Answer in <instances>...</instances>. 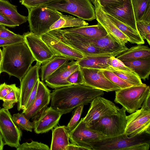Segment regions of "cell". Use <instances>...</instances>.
<instances>
[{"instance_id":"obj_1","label":"cell","mask_w":150,"mask_h":150,"mask_svg":"<svg viewBox=\"0 0 150 150\" xmlns=\"http://www.w3.org/2000/svg\"><path fill=\"white\" fill-rule=\"evenodd\" d=\"M104 94L103 91L85 85H72L57 88L51 93L50 106L63 115L79 105H87Z\"/></svg>"},{"instance_id":"obj_2","label":"cell","mask_w":150,"mask_h":150,"mask_svg":"<svg viewBox=\"0 0 150 150\" xmlns=\"http://www.w3.org/2000/svg\"><path fill=\"white\" fill-rule=\"evenodd\" d=\"M2 72L21 81L36 61L25 40L3 47Z\"/></svg>"},{"instance_id":"obj_3","label":"cell","mask_w":150,"mask_h":150,"mask_svg":"<svg viewBox=\"0 0 150 150\" xmlns=\"http://www.w3.org/2000/svg\"><path fill=\"white\" fill-rule=\"evenodd\" d=\"M146 135L128 137L124 133L91 142L88 146L91 150H148L150 140Z\"/></svg>"},{"instance_id":"obj_4","label":"cell","mask_w":150,"mask_h":150,"mask_svg":"<svg viewBox=\"0 0 150 150\" xmlns=\"http://www.w3.org/2000/svg\"><path fill=\"white\" fill-rule=\"evenodd\" d=\"M28 10L27 18L30 31L40 37L50 31L51 26L63 15L59 11L44 5Z\"/></svg>"},{"instance_id":"obj_5","label":"cell","mask_w":150,"mask_h":150,"mask_svg":"<svg viewBox=\"0 0 150 150\" xmlns=\"http://www.w3.org/2000/svg\"><path fill=\"white\" fill-rule=\"evenodd\" d=\"M114 101L119 104L129 113L140 108L148 93L149 86L144 83L139 86H131L116 91Z\"/></svg>"},{"instance_id":"obj_6","label":"cell","mask_w":150,"mask_h":150,"mask_svg":"<svg viewBox=\"0 0 150 150\" xmlns=\"http://www.w3.org/2000/svg\"><path fill=\"white\" fill-rule=\"evenodd\" d=\"M126 111L122 107L117 112L103 117L88 127L108 137L122 134L126 127Z\"/></svg>"},{"instance_id":"obj_7","label":"cell","mask_w":150,"mask_h":150,"mask_svg":"<svg viewBox=\"0 0 150 150\" xmlns=\"http://www.w3.org/2000/svg\"><path fill=\"white\" fill-rule=\"evenodd\" d=\"M44 5L84 20L91 21L96 19L95 8L90 0H58Z\"/></svg>"},{"instance_id":"obj_8","label":"cell","mask_w":150,"mask_h":150,"mask_svg":"<svg viewBox=\"0 0 150 150\" xmlns=\"http://www.w3.org/2000/svg\"><path fill=\"white\" fill-rule=\"evenodd\" d=\"M12 117L8 109H0V133L5 145L17 148L20 144L22 132Z\"/></svg>"},{"instance_id":"obj_9","label":"cell","mask_w":150,"mask_h":150,"mask_svg":"<svg viewBox=\"0 0 150 150\" xmlns=\"http://www.w3.org/2000/svg\"><path fill=\"white\" fill-rule=\"evenodd\" d=\"M91 105L83 121L89 127L103 117L117 112L120 108L111 101L98 96L91 102Z\"/></svg>"},{"instance_id":"obj_10","label":"cell","mask_w":150,"mask_h":150,"mask_svg":"<svg viewBox=\"0 0 150 150\" xmlns=\"http://www.w3.org/2000/svg\"><path fill=\"white\" fill-rule=\"evenodd\" d=\"M125 133L128 137L144 134L150 135V110L141 108L127 116Z\"/></svg>"},{"instance_id":"obj_11","label":"cell","mask_w":150,"mask_h":150,"mask_svg":"<svg viewBox=\"0 0 150 150\" xmlns=\"http://www.w3.org/2000/svg\"><path fill=\"white\" fill-rule=\"evenodd\" d=\"M62 35L65 38L80 41L90 44L108 53H113L121 50H126L128 48L114 40L108 34L106 36L99 38H92L64 31L59 29Z\"/></svg>"},{"instance_id":"obj_12","label":"cell","mask_w":150,"mask_h":150,"mask_svg":"<svg viewBox=\"0 0 150 150\" xmlns=\"http://www.w3.org/2000/svg\"><path fill=\"white\" fill-rule=\"evenodd\" d=\"M71 143L91 150L88 146L91 142L107 137L101 133L88 127L81 118L75 127L69 132Z\"/></svg>"},{"instance_id":"obj_13","label":"cell","mask_w":150,"mask_h":150,"mask_svg":"<svg viewBox=\"0 0 150 150\" xmlns=\"http://www.w3.org/2000/svg\"><path fill=\"white\" fill-rule=\"evenodd\" d=\"M23 35L25 42L37 62L42 64L57 55L40 36L28 31Z\"/></svg>"},{"instance_id":"obj_14","label":"cell","mask_w":150,"mask_h":150,"mask_svg":"<svg viewBox=\"0 0 150 150\" xmlns=\"http://www.w3.org/2000/svg\"><path fill=\"white\" fill-rule=\"evenodd\" d=\"M80 67L86 85L107 92L115 91L120 89L108 79L102 70Z\"/></svg>"},{"instance_id":"obj_15","label":"cell","mask_w":150,"mask_h":150,"mask_svg":"<svg viewBox=\"0 0 150 150\" xmlns=\"http://www.w3.org/2000/svg\"><path fill=\"white\" fill-rule=\"evenodd\" d=\"M46 85L39 80L36 98L32 104L23 112L28 120H33L46 109L51 99V93Z\"/></svg>"},{"instance_id":"obj_16","label":"cell","mask_w":150,"mask_h":150,"mask_svg":"<svg viewBox=\"0 0 150 150\" xmlns=\"http://www.w3.org/2000/svg\"><path fill=\"white\" fill-rule=\"evenodd\" d=\"M41 64L37 62L31 67L20 81V93L18 103V111L23 110L29 95L37 81L39 79V71Z\"/></svg>"},{"instance_id":"obj_17","label":"cell","mask_w":150,"mask_h":150,"mask_svg":"<svg viewBox=\"0 0 150 150\" xmlns=\"http://www.w3.org/2000/svg\"><path fill=\"white\" fill-rule=\"evenodd\" d=\"M40 37L57 55L76 61L84 56L81 52L61 41L49 31L42 35Z\"/></svg>"},{"instance_id":"obj_18","label":"cell","mask_w":150,"mask_h":150,"mask_svg":"<svg viewBox=\"0 0 150 150\" xmlns=\"http://www.w3.org/2000/svg\"><path fill=\"white\" fill-rule=\"evenodd\" d=\"M93 4L98 23L102 25L114 40L122 45L125 46L129 41L128 38L110 20L98 0H96Z\"/></svg>"},{"instance_id":"obj_19","label":"cell","mask_w":150,"mask_h":150,"mask_svg":"<svg viewBox=\"0 0 150 150\" xmlns=\"http://www.w3.org/2000/svg\"><path fill=\"white\" fill-rule=\"evenodd\" d=\"M102 8L105 13L137 31L131 0H125L121 5Z\"/></svg>"},{"instance_id":"obj_20","label":"cell","mask_w":150,"mask_h":150,"mask_svg":"<svg viewBox=\"0 0 150 150\" xmlns=\"http://www.w3.org/2000/svg\"><path fill=\"white\" fill-rule=\"evenodd\" d=\"M79 68L76 61L71 60L60 67L44 81L46 86L54 89L71 85L67 79L73 72Z\"/></svg>"},{"instance_id":"obj_21","label":"cell","mask_w":150,"mask_h":150,"mask_svg":"<svg viewBox=\"0 0 150 150\" xmlns=\"http://www.w3.org/2000/svg\"><path fill=\"white\" fill-rule=\"evenodd\" d=\"M62 114L51 106L47 108L38 117L33 120V129L38 134L48 132L57 125Z\"/></svg>"},{"instance_id":"obj_22","label":"cell","mask_w":150,"mask_h":150,"mask_svg":"<svg viewBox=\"0 0 150 150\" xmlns=\"http://www.w3.org/2000/svg\"><path fill=\"white\" fill-rule=\"evenodd\" d=\"M125 51L121 50L106 54L84 56L81 59L76 61V62L77 64L81 67L113 71L115 70L108 64V58L112 56H117Z\"/></svg>"},{"instance_id":"obj_23","label":"cell","mask_w":150,"mask_h":150,"mask_svg":"<svg viewBox=\"0 0 150 150\" xmlns=\"http://www.w3.org/2000/svg\"><path fill=\"white\" fill-rule=\"evenodd\" d=\"M49 32L61 41L81 52L84 56L109 53L90 44L65 38L62 35L59 29L52 30Z\"/></svg>"},{"instance_id":"obj_24","label":"cell","mask_w":150,"mask_h":150,"mask_svg":"<svg viewBox=\"0 0 150 150\" xmlns=\"http://www.w3.org/2000/svg\"><path fill=\"white\" fill-rule=\"evenodd\" d=\"M63 30L65 32L92 38L103 37L108 34L104 28L98 23L96 25L75 27Z\"/></svg>"},{"instance_id":"obj_25","label":"cell","mask_w":150,"mask_h":150,"mask_svg":"<svg viewBox=\"0 0 150 150\" xmlns=\"http://www.w3.org/2000/svg\"><path fill=\"white\" fill-rule=\"evenodd\" d=\"M51 150H67L69 142V132L65 126L55 127L52 129Z\"/></svg>"},{"instance_id":"obj_26","label":"cell","mask_w":150,"mask_h":150,"mask_svg":"<svg viewBox=\"0 0 150 150\" xmlns=\"http://www.w3.org/2000/svg\"><path fill=\"white\" fill-rule=\"evenodd\" d=\"M122 62L141 79L145 80L149 79L150 74V57Z\"/></svg>"},{"instance_id":"obj_27","label":"cell","mask_w":150,"mask_h":150,"mask_svg":"<svg viewBox=\"0 0 150 150\" xmlns=\"http://www.w3.org/2000/svg\"><path fill=\"white\" fill-rule=\"evenodd\" d=\"M0 13L17 26L26 22L28 20L27 17L19 13L16 6L7 0H0Z\"/></svg>"},{"instance_id":"obj_28","label":"cell","mask_w":150,"mask_h":150,"mask_svg":"<svg viewBox=\"0 0 150 150\" xmlns=\"http://www.w3.org/2000/svg\"><path fill=\"white\" fill-rule=\"evenodd\" d=\"M71 60H72L67 58L55 55L42 64L40 68L41 81H44L60 67Z\"/></svg>"},{"instance_id":"obj_29","label":"cell","mask_w":150,"mask_h":150,"mask_svg":"<svg viewBox=\"0 0 150 150\" xmlns=\"http://www.w3.org/2000/svg\"><path fill=\"white\" fill-rule=\"evenodd\" d=\"M150 57V49L147 46L138 45L128 49L117 56L121 61H129Z\"/></svg>"},{"instance_id":"obj_30","label":"cell","mask_w":150,"mask_h":150,"mask_svg":"<svg viewBox=\"0 0 150 150\" xmlns=\"http://www.w3.org/2000/svg\"><path fill=\"white\" fill-rule=\"evenodd\" d=\"M106 13L110 20L128 38V42L137 45H142L144 44V40L142 38L137 31L110 15Z\"/></svg>"},{"instance_id":"obj_31","label":"cell","mask_w":150,"mask_h":150,"mask_svg":"<svg viewBox=\"0 0 150 150\" xmlns=\"http://www.w3.org/2000/svg\"><path fill=\"white\" fill-rule=\"evenodd\" d=\"M88 23L78 17L62 15L50 27V30L68 27L87 26Z\"/></svg>"},{"instance_id":"obj_32","label":"cell","mask_w":150,"mask_h":150,"mask_svg":"<svg viewBox=\"0 0 150 150\" xmlns=\"http://www.w3.org/2000/svg\"><path fill=\"white\" fill-rule=\"evenodd\" d=\"M116 75L132 86L142 84L141 79L132 71L115 70L112 71Z\"/></svg>"},{"instance_id":"obj_33","label":"cell","mask_w":150,"mask_h":150,"mask_svg":"<svg viewBox=\"0 0 150 150\" xmlns=\"http://www.w3.org/2000/svg\"><path fill=\"white\" fill-rule=\"evenodd\" d=\"M20 93V88L16 86L2 100L3 108L8 110L12 108L15 104L18 103Z\"/></svg>"},{"instance_id":"obj_34","label":"cell","mask_w":150,"mask_h":150,"mask_svg":"<svg viewBox=\"0 0 150 150\" xmlns=\"http://www.w3.org/2000/svg\"><path fill=\"white\" fill-rule=\"evenodd\" d=\"M12 118L15 124L21 129L32 132L34 127L33 123L29 121L24 113L15 114Z\"/></svg>"},{"instance_id":"obj_35","label":"cell","mask_w":150,"mask_h":150,"mask_svg":"<svg viewBox=\"0 0 150 150\" xmlns=\"http://www.w3.org/2000/svg\"><path fill=\"white\" fill-rule=\"evenodd\" d=\"M136 22L142 17L150 0H131Z\"/></svg>"},{"instance_id":"obj_36","label":"cell","mask_w":150,"mask_h":150,"mask_svg":"<svg viewBox=\"0 0 150 150\" xmlns=\"http://www.w3.org/2000/svg\"><path fill=\"white\" fill-rule=\"evenodd\" d=\"M101 70L108 79L113 83L119 87L120 89L132 86L116 75L112 71L105 70Z\"/></svg>"},{"instance_id":"obj_37","label":"cell","mask_w":150,"mask_h":150,"mask_svg":"<svg viewBox=\"0 0 150 150\" xmlns=\"http://www.w3.org/2000/svg\"><path fill=\"white\" fill-rule=\"evenodd\" d=\"M17 150H50L47 145L41 142L32 141L30 143L26 142L20 144L16 148Z\"/></svg>"},{"instance_id":"obj_38","label":"cell","mask_w":150,"mask_h":150,"mask_svg":"<svg viewBox=\"0 0 150 150\" xmlns=\"http://www.w3.org/2000/svg\"><path fill=\"white\" fill-rule=\"evenodd\" d=\"M84 105H79L76 107L75 109L72 117L67 126H66L69 132L73 130L78 123Z\"/></svg>"},{"instance_id":"obj_39","label":"cell","mask_w":150,"mask_h":150,"mask_svg":"<svg viewBox=\"0 0 150 150\" xmlns=\"http://www.w3.org/2000/svg\"><path fill=\"white\" fill-rule=\"evenodd\" d=\"M67 81L71 85H85L80 67L73 72L68 77Z\"/></svg>"},{"instance_id":"obj_40","label":"cell","mask_w":150,"mask_h":150,"mask_svg":"<svg viewBox=\"0 0 150 150\" xmlns=\"http://www.w3.org/2000/svg\"><path fill=\"white\" fill-rule=\"evenodd\" d=\"M108 64L115 70L132 71L126 66L122 61L114 56L108 58Z\"/></svg>"},{"instance_id":"obj_41","label":"cell","mask_w":150,"mask_h":150,"mask_svg":"<svg viewBox=\"0 0 150 150\" xmlns=\"http://www.w3.org/2000/svg\"><path fill=\"white\" fill-rule=\"evenodd\" d=\"M58 0H21V4L27 9L41 5H45Z\"/></svg>"},{"instance_id":"obj_42","label":"cell","mask_w":150,"mask_h":150,"mask_svg":"<svg viewBox=\"0 0 150 150\" xmlns=\"http://www.w3.org/2000/svg\"><path fill=\"white\" fill-rule=\"evenodd\" d=\"M137 30L142 38L145 39L146 35L150 34V22L139 21L136 22Z\"/></svg>"},{"instance_id":"obj_43","label":"cell","mask_w":150,"mask_h":150,"mask_svg":"<svg viewBox=\"0 0 150 150\" xmlns=\"http://www.w3.org/2000/svg\"><path fill=\"white\" fill-rule=\"evenodd\" d=\"M22 35L15 34L6 28L5 26L0 25V38L12 39L21 37Z\"/></svg>"},{"instance_id":"obj_44","label":"cell","mask_w":150,"mask_h":150,"mask_svg":"<svg viewBox=\"0 0 150 150\" xmlns=\"http://www.w3.org/2000/svg\"><path fill=\"white\" fill-rule=\"evenodd\" d=\"M39 80L40 79L37 81L30 93L25 105L24 109L23 110L22 113H23L32 104L34 101L36 96L38 85Z\"/></svg>"},{"instance_id":"obj_45","label":"cell","mask_w":150,"mask_h":150,"mask_svg":"<svg viewBox=\"0 0 150 150\" xmlns=\"http://www.w3.org/2000/svg\"><path fill=\"white\" fill-rule=\"evenodd\" d=\"M16 86L15 84L10 85L5 82L0 85V100H3L6 96Z\"/></svg>"},{"instance_id":"obj_46","label":"cell","mask_w":150,"mask_h":150,"mask_svg":"<svg viewBox=\"0 0 150 150\" xmlns=\"http://www.w3.org/2000/svg\"><path fill=\"white\" fill-rule=\"evenodd\" d=\"M24 41L23 35L21 36L12 39L0 38V47H3L15 43Z\"/></svg>"},{"instance_id":"obj_47","label":"cell","mask_w":150,"mask_h":150,"mask_svg":"<svg viewBox=\"0 0 150 150\" xmlns=\"http://www.w3.org/2000/svg\"><path fill=\"white\" fill-rule=\"evenodd\" d=\"M125 0H98L99 3L102 7L110 6L121 5Z\"/></svg>"},{"instance_id":"obj_48","label":"cell","mask_w":150,"mask_h":150,"mask_svg":"<svg viewBox=\"0 0 150 150\" xmlns=\"http://www.w3.org/2000/svg\"><path fill=\"white\" fill-rule=\"evenodd\" d=\"M0 25L12 28L17 26L14 23L5 17L0 13Z\"/></svg>"},{"instance_id":"obj_49","label":"cell","mask_w":150,"mask_h":150,"mask_svg":"<svg viewBox=\"0 0 150 150\" xmlns=\"http://www.w3.org/2000/svg\"><path fill=\"white\" fill-rule=\"evenodd\" d=\"M139 21H143L150 22V3L149 4Z\"/></svg>"},{"instance_id":"obj_50","label":"cell","mask_w":150,"mask_h":150,"mask_svg":"<svg viewBox=\"0 0 150 150\" xmlns=\"http://www.w3.org/2000/svg\"><path fill=\"white\" fill-rule=\"evenodd\" d=\"M141 108L150 110V92L148 93L145 99Z\"/></svg>"},{"instance_id":"obj_51","label":"cell","mask_w":150,"mask_h":150,"mask_svg":"<svg viewBox=\"0 0 150 150\" xmlns=\"http://www.w3.org/2000/svg\"><path fill=\"white\" fill-rule=\"evenodd\" d=\"M87 150L85 147L73 144H70L69 145L67 148V150Z\"/></svg>"},{"instance_id":"obj_52","label":"cell","mask_w":150,"mask_h":150,"mask_svg":"<svg viewBox=\"0 0 150 150\" xmlns=\"http://www.w3.org/2000/svg\"><path fill=\"white\" fill-rule=\"evenodd\" d=\"M4 145V143L2 136L0 133V150H3Z\"/></svg>"},{"instance_id":"obj_53","label":"cell","mask_w":150,"mask_h":150,"mask_svg":"<svg viewBox=\"0 0 150 150\" xmlns=\"http://www.w3.org/2000/svg\"><path fill=\"white\" fill-rule=\"evenodd\" d=\"M145 39L147 41L149 45H150V34H148L146 35Z\"/></svg>"},{"instance_id":"obj_54","label":"cell","mask_w":150,"mask_h":150,"mask_svg":"<svg viewBox=\"0 0 150 150\" xmlns=\"http://www.w3.org/2000/svg\"><path fill=\"white\" fill-rule=\"evenodd\" d=\"M2 59V51L0 49V65H1Z\"/></svg>"},{"instance_id":"obj_55","label":"cell","mask_w":150,"mask_h":150,"mask_svg":"<svg viewBox=\"0 0 150 150\" xmlns=\"http://www.w3.org/2000/svg\"><path fill=\"white\" fill-rule=\"evenodd\" d=\"M2 72L1 67V65H0V75Z\"/></svg>"},{"instance_id":"obj_56","label":"cell","mask_w":150,"mask_h":150,"mask_svg":"<svg viewBox=\"0 0 150 150\" xmlns=\"http://www.w3.org/2000/svg\"><path fill=\"white\" fill-rule=\"evenodd\" d=\"M92 2L93 4H94L95 2V1L96 0H90Z\"/></svg>"},{"instance_id":"obj_57","label":"cell","mask_w":150,"mask_h":150,"mask_svg":"<svg viewBox=\"0 0 150 150\" xmlns=\"http://www.w3.org/2000/svg\"></svg>"}]
</instances>
